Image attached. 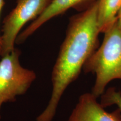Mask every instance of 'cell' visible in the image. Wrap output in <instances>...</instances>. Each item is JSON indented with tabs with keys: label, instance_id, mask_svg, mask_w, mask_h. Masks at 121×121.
I'll list each match as a JSON object with an SVG mask.
<instances>
[{
	"label": "cell",
	"instance_id": "cell-2",
	"mask_svg": "<svg viewBox=\"0 0 121 121\" xmlns=\"http://www.w3.org/2000/svg\"><path fill=\"white\" fill-rule=\"evenodd\" d=\"M102 43L86 63L83 71L95 75L91 93L101 96L110 81L121 80V29L117 19L104 33Z\"/></svg>",
	"mask_w": 121,
	"mask_h": 121
},
{
	"label": "cell",
	"instance_id": "cell-10",
	"mask_svg": "<svg viewBox=\"0 0 121 121\" xmlns=\"http://www.w3.org/2000/svg\"><path fill=\"white\" fill-rule=\"evenodd\" d=\"M117 21L118 25L121 29V6L119 8L117 15Z\"/></svg>",
	"mask_w": 121,
	"mask_h": 121
},
{
	"label": "cell",
	"instance_id": "cell-5",
	"mask_svg": "<svg viewBox=\"0 0 121 121\" xmlns=\"http://www.w3.org/2000/svg\"><path fill=\"white\" fill-rule=\"evenodd\" d=\"M96 0H52L44 13L30 23L18 35L16 44L23 43L42 25L53 18L63 14L70 9L82 11L90 7Z\"/></svg>",
	"mask_w": 121,
	"mask_h": 121
},
{
	"label": "cell",
	"instance_id": "cell-4",
	"mask_svg": "<svg viewBox=\"0 0 121 121\" xmlns=\"http://www.w3.org/2000/svg\"><path fill=\"white\" fill-rule=\"evenodd\" d=\"M52 0H17L15 7L3 20L1 57L11 52L18 35L27 22L33 21L45 11Z\"/></svg>",
	"mask_w": 121,
	"mask_h": 121
},
{
	"label": "cell",
	"instance_id": "cell-3",
	"mask_svg": "<svg viewBox=\"0 0 121 121\" xmlns=\"http://www.w3.org/2000/svg\"><path fill=\"white\" fill-rule=\"evenodd\" d=\"M20 54L21 51L15 48L0 60V120L2 104L15 102L17 96L25 94L37 78L34 71L21 65Z\"/></svg>",
	"mask_w": 121,
	"mask_h": 121
},
{
	"label": "cell",
	"instance_id": "cell-7",
	"mask_svg": "<svg viewBox=\"0 0 121 121\" xmlns=\"http://www.w3.org/2000/svg\"><path fill=\"white\" fill-rule=\"evenodd\" d=\"M121 0H98V24L100 33H104L117 19Z\"/></svg>",
	"mask_w": 121,
	"mask_h": 121
},
{
	"label": "cell",
	"instance_id": "cell-8",
	"mask_svg": "<svg viewBox=\"0 0 121 121\" xmlns=\"http://www.w3.org/2000/svg\"><path fill=\"white\" fill-rule=\"evenodd\" d=\"M101 104L104 108L116 105L121 113V92L116 87H109L101 95Z\"/></svg>",
	"mask_w": 121,
	"mask_h": 121
},
{
	"label": "cell",
	"instance_id": "cell-6",
	"mask_svg": "<svg viewBox=\"0 0 121 121\" xmlns=\"http://www.w3.org/2000/svg\"><path fill=\"white\" fill-rule=\"evenodd\" d=\"M67 121H121L119 109L107 112L91 93H84L78 99Z\"/></svg>",
	"mask_w": 121,
	"mask_h": 121
},
{
	"label": "cell",
	"instance_id": "cell-1",
	"mask_svg": "<svg viewBox=\"0 0 121 121\" xmlns=\"http://www.w3.org/2000/svg\"><path fill=\"white\" fill-rule=\"evenodd\" d=\"M98 0L69 18L66 36L52 72V90L46 108L36 121H52L62 96L79 76L87 60L99 47Z\"/></svg>",
	"mask_w": 121,
	"mask_h": 121
},
{
	"label": "cell",
	"instance_id": "cell-9",
	"mask_svg": "<svg viewBox=\"0 0 121 121\" xmlns=\"http://www.w3.org/2000/svg\"><path fill=\"white\" fill-rule=\"evenodd\" d=\"M5 0H0V15L2 11V9L4 4ZM2 52V38H1V33H0V57H1Z\"/></svg>",
	"mask_w": 121,
	"mask_h": 121
}]
</instances>
